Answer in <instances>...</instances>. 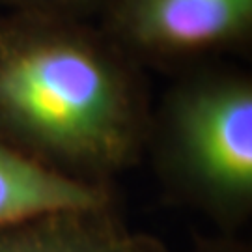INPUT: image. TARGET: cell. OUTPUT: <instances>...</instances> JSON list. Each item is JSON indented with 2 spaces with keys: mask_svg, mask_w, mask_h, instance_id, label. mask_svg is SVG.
<instances>
[{
  "mask_svg": "<svg viewBox=\"0 0 252 252\" xmlns=\"http://www.w3.org/2000/svg\"><path fill=\"white\" fill-rule=\"evenodd\" d=\"M146 69L95 21L0 15V140L82 181L131 166L146 150Z\"/></svg>",
  "mask_w": 252,
  "mask_h": 252,
  "instance_id": "1",
  "label": "cell"
},
{
  "mask_svg": "<svg viewBox=\"0 0 252 252\" xmlns=\"http://www.w3.org/2000/svg\"><path fill=\"white\" fill-rule=\"evenodd\" d=\"M183 196L222 220L252 206V77L204 63L183 71L153 105L146 148Z\"/></svg>",
  "mask_w": 252,
  "mask_h": 252,
  "instance_id": "2",
  "label": "cell"
},
{
  "mask_svg": "<svg viewBox=\"0 0 252 252\" xmlns=\"http://www.w3.org/2000/svg\"><path fill=\"white\" fill-rule=\"evenodd\" d=\"M95 23L144 69L183 73L252 45V0H103Z\"/></svg>",
  "mask_w": 252,
  "mask_h": 252,
  "instance_id": "3",
  "label": "cell"
},
{
  "mask_svg": "<svg viewBox=\"0 0 252 252\" xmlns=\"http://www.w3.org/2000/svg\"><path fill=\"white\" fill-rule=\"evenodd\" d=\"M110 207L103 183L53 170L0 140V230L58 213Z\"/></svg>",
  "mask_w": 252,
  "mask_h": 252,
  "instance_id": "4",
  "label": "cell"
},
{
  "mask_svg": "<svg viewBox=\"0 0 252 252\" xmlns=\"http://www.w3.org/2000/svg\"><path fill=\"white\" fill-rule=\"evenodd\" d=\"M0 252H161L129 232L110 207L58 213L0 230Z\"/></svg>",
  "mask_w": 252,
  "mask_h": 252,
  "instance_id": "5",
  "label": "cell"
},
{
  "mask_svg": "<svg viewBox=\"0 0 252 252\" xmlns=\"http://www.w3.org/2000/svg\"><path fill=\"white\" fill-rule=\"evenodd\" d=\"M103 0H0V8L13 13H39L94 21Z\"/></svg>",
  "mask_w": 252,
  "mask_h": 252,
  "instance_id": "6",
  "label": "cell"
}]
</instances>
